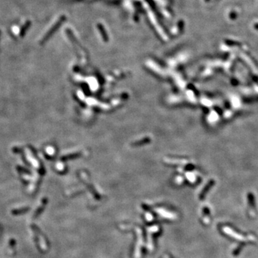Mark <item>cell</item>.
Instances as JSON below:
<instances>
[{"label":"cell","mask_w":258,"mask_h":258,"mask_svg":"<svg viewBox=\"0 0 258 258\" xmlns=\"http://www.w3.org/2000/svg\"><path fill=\"white\" fill-rule=\"evenodd\" d=\"M132 228L134 229V230L136 231V234H137V244L136 246V250H135V253H134V257L135 258H140V249H141V246L143 244V233L140 229L138 228V227H134V226H131Z\"/></svg>","instance_id":"6da1fadb"},{"label":"cell","mask_w":258,"mask_h":258,"mask_svg":"<svg viewBox=\"0 0 258 258\" xmlns=\"http://www.w3.org/2000/svg\"><path fill=\"white\" fill-rule=\"evenodd\" d=\"M65 19H66L65 18V16H61V17H60V18L59 19L58 21H57V22L54 24V25H53V27H52V28L50 29L48 32H47V34H46L43 37V38L42 39V40H41V43H44L45 42L47 41V40H48V39L50 38V37H51V36L53 35V34H54V33L57 30H58L59 27H60V26H61V24L65 22Z\"/></svg>","instance_id":"7a4b0ae2"},{"label":"cell","mask_w":258,"mask_h":258,"mask_svg":"<svg viewBox=\"0 0 258 258\" xmlns=\"http://www.w3.org/2000/svg\"><path fill=\"white\" fill-rule=\"evenodd\" d=\"M159 227L157 225L153 226V227H151L150 228L148 229V233H149V239H148V248L149 250H151L153 249V242H152V238L151 235L153 233H156L157 232H159Z\"/></svg>","instance_id":"3957f363"},{"label":"cell","mask_w":258,"mask_h":258,"mask_svg":"<svg viewBox=\"0 0 258 258\" xmlns=\"http://www.w3.org/2000/svg\"><path fill=\"white\" fill-rule=\"evenodd\" d=\"M156 211L159 213V214H160L161 217H164V218L174 220V219H176V214L172 212H170L169 211H166V210L163 209H156Z\"/></svg>","instance_id":"277c9868"},{"label":"cell","mask_w":258,"mask_h":258,"mask_svg":"<svg viewBox=\"0 0 258 258\" xmlns=\"http://www.w3.org/2000/svg\"><path fill=\"white\" fill-rule=\"evenodd\" d=\"M97 27H98V30H99L100 33H101V36H102V37H103V39L104 40V41H105V42L108 41V35H107V33H106V32H105V28H104L103 26L101 24H98V25H97Z\"/></svg>","instance_id":"5b68a950"},{"label":"cell","mask_w":258,"mask_h":258,"mask_svg":"<svg viewBox=\"0 0 258 258\" xmlns=\"http://www.w3.org/2000/svg\"><path fill=\"white\" fill-rule=\"evenodd\" d=\"M30 24H31V23H30V21L27 22H26L25 24H24V25L23 26L22 28V30H21V31H20V35H21V36L24 35V33H25L26 31H27V29H28L29 27H30Z\"/></svg>","instance_id":"8992f818"},{"label":"cell","mask_w":258,"mask_h":258,"mask_svg":"<svg viewBox=\"0 0 258 258\" xmlns=\"http://www.w3.org/2000/svg\"><path fill=\"white\" fill-rule=\"evenodd\" d=\"M145 217H146V220H147L148 222L152 221V220H153V215H152V214H151V213H149V212L146 213V215H145Z\"/></svg>","instance_id":"52a82bcc"},{"label":"cell","mask_w":258,"mask_h":258,"mask_svg":"<svg viewBox=\"0 0 258 258\" xmlns=\"http://www.w3.org/2000/svg\"><path fill=\"white\" fill-rule=\"evenodd\" d=\"M242 246H239V247H237L236 250H234V253H233V255H237L240 253V250L242 249Z\"/></svg>","instance_id":"ba28073f"},{"label":"cell","mask_w":258,"mask_h":258,"mask_svg":"<svg viewBox=\"0 0 258 258\" xmlns=\"http://www.w3.org/2000/svg\"><path fill=\"white\" fill-rule=\"evenodd\" d=\"M254 27H255V29H256V30H258V24H255Z\"/></svg>","instance_id":"9c48e42d"},{"label":"cell","mask_w":258,"mask_h":258,"mask_svg":"<svg viewBox=\"0 0 258 258\" xmlns=\"http://www.w3.org/2000/svg\"><path fill=\"white\" fill-rule=\"evenodd\" d=\"M164 258H169V257H168V256H165Z\"/></svg>","instance_id":"30bf717a"},{"label":"cell","mask_w":258,"mask_h":258,"mask_svg":"<svg viewBox=\"0 0 258 258\" xmlns=\"http://www.w3.org/2000/svg\"><path fill=\"white\" fill-rule=\"evenodd\" d=\"M205 1H209V0H205Z\"/></svg>","instance_id":"8fae6325"}]
</instances>
